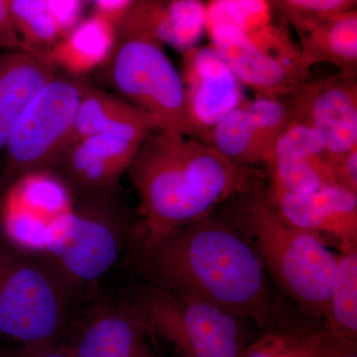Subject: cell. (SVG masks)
Masks as SVG:
<instances>
[{"label":"cell","mask_w":357,"mask_h":357,"mask_svg":"<svg viewBox=\"0 0 357 357\" xmlns=\"http://www.w3.org/2000/svg\"><path fill=\"white\" fill-rule=\"evenodd\" d=\"M153 285L206 301L276 331L274 283L252 246L218 211L143 246Z\"/></svg>","instance_id":"1"},{"label":"cell","mask_w":357,"mask_h":357,"mask_svg":"<svg viewBox=\"0 0 357 357\" xmlns=\"http://www.w3.org/2000/svg\"><path fill=\"white\" fill-rule=\"evenodd\" d=\"M128 171L139 198L142 246L259 189L266 178L208 143L160 129L142 141Z\"/></svg>","instance_id":"2"},{"label":"cell","mask_w":357,"mask_h":357,"mask_svg":"<svg viewBox=\"0 0 357 357\" xmlns=\"http://www.w3.org/2000/svg\"><path fill=\"white\" fill-rule=\"evenodd\" d=\"M220 206L218 213L252 246L276 288L326 323L337 253L286 220L265 185Z\"/></svg>","instance_id":"3"},{"label":"cell","mask_w":357,"mask_h":357,"mask_svg":"<svg viewBox=\"0 0 357 357\" xmlns=\"http://www.w3.org/2000/svg\"><path fill=\"white\" fill-rule=\"evenodd\" d=\"M110 75L131 105L153 119L160 130L196 138L182 76L161 41L133 6L115 25Z\"/></svg>","instance_id":"4"},{"label":"cell","mask_w":357,"mask_h":357,"mask_svg":"<svg viewBox=\"0 0 357 357\" xmlns=\"http://www.w3.org/2000/svg\"><path fill=\"white\" fill-rule=\"evenodd\" d=\"M146 326L180 357H243L244 319L206 301L148 285L132 303Z\"/></svg>","instance_id":"5"},{"label":"cell","mask_w":357,"mask_h":357,"mask_svg":"<svg viewBox=\"0 0 357 357\" xmlns=\"http://www.w3.org/2000/svg\"><path fill=\"white\" fill-rule=\"evenodd\" d=\"M70 294L41 258L0 262V333L23 345L56 342L67 321Z\"/></svg>","instance_id":"6"},{"label":"cell","mask_w":357,"mask_h":357,"mask_svg":"<svg viewBox=\"0 0 357 357\" xmlns=\"http://www.w3.org/2000/svg\"><path fill=\"white\" fill-rule=\"evenodd\" d=\"M88 84L56 74L26 107L7 140V167L13 175L46 170L63 159L73 142L79 103Z\"/></svg>","instance_id":"7"},{"label":"cell","mask_w":357,"mask_h":357,"mask_svg":"<svg viewBox=\"0 0 357 357\" xmlns=\"http://www.w3.org/2000/svg\"><path fill=\"white\" fill-rule=\"evenodd\" d=\"M75 215L65 183L40 170L18 178L7 195L2 220L6 236L16 246L47 255L69 239Z\"/></svg>","instance_id":"8"},{"label":"cell","mask_w":357,"mask_h":357,"mask_svg":"<svg viewBox=\"0 0 357 357\" xmlns=\"http://www.w3.org/2000/svg\"><path fill=\"white\" fill-rule=\"evenodd\" d=\"M126 218L107 204L76 210L69 239L43 260L69 289L84 287L102 278L116 264L129 234Z\"/></svg>","instance_id":"9"},{"label":"cell","mask_w":357,"mask_h":357,"mask_svg":"<svg viewBox=\"0 0 357 357\" xmlns=\"http://www.w3.org/2000/svg\"><path fill=\"white\" fill-rule=\"evenodd\" d=\"M292 119L318 129L326 156L335 161L357 148L356 75L340 72L314 83H304L284 96Z\"/></svg>","instance_id":"10"},{"label":"cell","mask_w":357,"mask_h":357,"mask_svg":"<svg viewBox=\"0 0 357 357\" xmlns=\"http://www.w3.org/2000/svg\"><path fill=\"white\" fill-rule=\"evenodd\" d=\"M182 79L196 138L208 143L215 124L244 102L241 82L211 46L185 52Z\"/></svg>","instance_id":"11"},{"label":"cell","mask_w":357,"mask_h":357,"mask_svg":"<svg viewBox=\"0 0 357 357\" xmlns=\"http://www.w3.org/2000/svg\"><path fill=\"white\" fill-rule=\"evenodd\" d=\"M286 220L314 234L338 251L357 248V192L342 185H328L309 194H288L267 187Z\"/></svg>","instance_id":"12"},{"label":"cell","mask_w":357,"mask_h":357,"mask_svg":"<svg viewBox=\"0 0 357 357\" xmlns=\"http://www.w3.org/2000/svg\"><path fill=\"white\" fill-rule=\"evenodd\" d=\"M211 48L222 59L241 84L255 89L259 96H285L307 76L291 69L269 55L248 35L232 25L206 27Z\"/></svg>","instance_id":"13"},{"label":"cell","mask_w":357,"mask_h":357,"mask_svg":"<svg viewBox=\"0 0 357 357\" xmlns=\"http://www.w3.org/2000/svg\"><path fill=\"white\" fill-rule=\"evenodd\" d=\"M275 1V0H274ZM300 39V53L305 69L319 63H331L345 74H356L357 13L312 15L294 13L275 2Z\"/></svg>","instance_id":"14"},{"label":"cell","mask_w":357,"mask_h":357,"mask_svg":"<svg viewBox=\"0 0 357 357\" xmlns=\"http://www.w3.org/2000/svg\"><path fill=\"white\" fill-rule=\"evenodd\" d=\"M274 0H211L206 4V29L218 24L232 25L269 55L291 69L309 75L302 63L299 46L285 26L278 24Z\"/></svg>","instance_id":"15"},{"label":"cell","mask_w":357,"mask_h":357,"mask_svg":"<svg viewBox=\"0 0 357 357\" xmlns=\"http://www.w3.org/2000/svg\"><path fill=\"white\" fill-rule=\"evenodd\" d=\"M147 333L133 305L102 307L86 321L72 349L76 357H156Z\"/></svg>","instance_id":"16"},{"label":"cell","mask_w":357,"mask_h":357,"mask_svg":"<svg viewBox=\"0 0 357 357\" xmlns=\"http://www.w3.org/2000/svg\"><path fill=\"white\" fill-rule=\"evenodd\" d=\"M140 145L114 136H89L70 145L61 161L82 190L105 194L128 170Z\"/></svg>","instance_id":"17"},{"label":"cell","mask_w":357,"mask_h":357,"mask_svg":"<svg viewBox=\"0 0 357 357\" xmlns=\"http://www.w3.org/2000/svg\"><path fill=\"white\" fill-rule=\"evenodd\" d=\"M57 74L48 56L20 49L0 59V150L40 89Z\"/></svg>","instance_id":"18"},{"label":"cell","mask_w":357,"mask_h":357,"mask_svg":"<svg viewBox=\"0 0 357 357\" xmlns=\"http://www.w3.org/2000/svg\"><path fill=\"white\" fill-rule=\"evenodd\" d=\"M149 114L116 96L91 88L84 91L75 122L73 142L93 135H107L142 143L157 130Z\"/></svg>","instance_id":"19"},{"label":"cell","mask_w":357,"mask_h":357,"mask_svg":"<svg viewBox=\"0 0 357 357\" xmlns=\"http://www.w3.org/2000/svg\"><path fill=\"white\" fill-rule=\"evenodd\" d=\"M161 43L185 52L206 33V4L202 0H136Z\"/></svg>","instance_id":"20"},{"label":"cell","mask_w":357,"mask_h":357,"mask_svg":"<svg viewBox=\"0 0 357 357\" xmlns=\"http://www.w3.org/2000/svg\"><path fill=\"white\" fill-rule=\"evenodd\" d=\"M115 41L114 23L98 14L75 26L48 57L54 65L72 74H83L112 56Z\"/></svg>","instance_id":"21"},{"label":"cell","mask_w":357,"mask_h":357,"mask_svg":"<svg viewBox=\"0 0 357 357\" xmlns=\"http://www.w3.org/2000/svg\"><path fill=\"white\" fill-rule=\"evenodd\" d=\"M208 144L243 166H268L271 154L263 142L244 100L211 129Z\"/></svg>","instance_id":"22"},{"label":"cell","mask_w":357,"mask_h":357,"mask_svg":"<svg viewBox=\"0 0 357 357\" xmlns=\"http://www.w3.org/2000/svg\"><path fill=\"white\" fill-rule=\"evenodd\" d=\"M326 330L347 342L357 337V248L338 251Z\"/></svg>","instance_id":"23"},{"label":"cell","mask_w":357,"mask_h":357,"mask_svg":"<svg viewBox=\"0 0 357 357\" xmlns=\"http://www.w3.org/2000/svg\"><path fill=\"white\" fill-rule=\"evenodd\" d=\"M270 189L288 194H309L328 185H340L326 156L281 155L267 166Z\"/></svg>","instance_id":"24"},{"label":"cell","mask_w":357,"mask_h":357,"mask_svg":"<svg viewBox=\"0 0 357 357\" xmlns=\"http://www.w3.org/2000/svg\"><path fill=\"white\" fill-rule=\"evenodd\" d=\"M14 22L28 50L50 45L63 34L48 0H10ZM37 51V50H36Z\"/></svg>","instance_id":"25"},{"label":"cell","mask_w":357,"mask_h":357,"mask_svg":"<svg viewBox=\"0 0 357 357\" xmlns=\"http://www.w3.org/2000/svg\"><path fill=\"white\" fill-rule=\"evenodd\" d=\"M318 335L282 330L264 332L261 337L249 342L243 357H317Z\"/></svg>","instance_id":"26"},{"label":"cell","mask_w":357,"mask_h":357,"mask_svg":"<svg viewBox=\"0 0 357 357\" xmlns=\"http://www.w3.org/2000/svg\"><path fill=\"white\" fill-rule=\"evenodd\" d=\"M246 107L272 159L279 136L292 121L290 107L284 96H259L255 100L246 102Z\"/></svg>","instance_id":"27"},{"label":"cell","mask_w":357,"mask_h":357,"mask_svg":"<svg viewBox=\"0 0 357 357\" xmlns=\"http://www.w3.org/2000/svg\"><path fill=\"white\" fill-rule=\"evenodd\" d=\"M281 155L325 156V140L318 129L311 124L292 119L285 130L279 136L275 144L272 159Z\"/></svg>","instance_id":"28"},{"label":"cell","mask_w":357,"mask_h":357,"mask_svg":"<svg viewBox=\"0 0 357 357\" xmlns=\"http://www.w3.org/2000/svg\"><path fill=\"white\" fill-rule=\"evenodd\" d=\"M279 6L294 13L328 15L356 8V0H275Z\"/></svg>","instance_id":"29"},{"label":"cell","mask_w":357,"mask_h":357,"mask_svg":"<svg viewBox=\"0 0 357 357\" xmlns=\"http://www.w3.org/2000/svg\"><path fill=\"white\" fill-rule=\"evenodd\" d=\"M317 357H357L356 344L335 337L325 328L318 335Z\"/></svg>","instance_id":"30"},{"label":"cell","mask_w":357,"mask_h":357,"mask_svg":"<svg viewBox=\"0 0 357 357\" xmlns=\"http://www.w3.org/2000/svg\"><path fill=\"white\" fill-rule=\"evenodd\" d=\"M0 47L14 50L26 49L14 22L10 0H0Z\"/></svg>","instance_id":"31"},{"label":"cell","mask_w":357,"mask_h":357,"mask_svg":"<svg viewBox=\"0 0 357 357\" xmlns=\"http://www.w3.org/2000/svg\"><path fill=\"white\" fill-rule=\"evenodd\" d=\"M335 171L337 184L357 192V148L342 158L330 161Z\"/></svg>","instance_id":"32"},{"label":"cell","mask_w":357,"mask_h":357,"mask_svg":"<svg viewBox=\"0 0 357 357\" xmlns=\"http://www.w3.org/2000/svg\"><path fill=\"white\" fill-rule=\"evenodd\" d=\"M52 11L64 33L76 26L82 8V0H48Z\"/></svg>","instance_id":"33"},{"label":"cell","mask_w":357,"mask_h":357,"mask_svg":"<svg viewBox=\"0 0 357 357\" xmlns=\"http://www.w3.org/2000/svg\"><path fill=\"white\" fill-rule=\"evenodd\" d=\"M15 357H76L72 347L58 345L56 342L47 344L23 345Z\"/></svg>","instance_id":"34"},{"label":"cell","mask_w":357,"mask_h":357,"mask_svg":"<svg viewBox=\"0 0 357 357\" xmlns=\"http://www.w3.org/2000/svg\"><path fill=\"white\" fill-rule=\"evenodd\" d=\"M98 8V14L116 23L128 13L134 0H93Z\"/></svg>","instance_id":"35"}]
</instances>
